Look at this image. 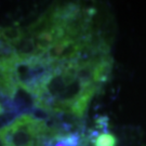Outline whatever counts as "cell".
<instances>
[{"label": "cell", "instance_id": "obj_1", "mask_svg": "<svg viewBox=\"0 0 146 146\" xmlns=\"http://www.w3.org/2000/svg\"><path fill=\"white\" fill-rule=\"evenodd\" d=\"M76 61L60 63L35 96V107L46 113L82 118L99 89Z\"/></svg>", "mask_w": 146, "mask_h": 146}, {"label": "cell", "instance_id": "obj_2", "mask_svg": "<svg viewBox=\"0 0 146 146\" xmlns=\"http://www.w3.org/2000/svg\"><path fill=\"white\" fill-rule=\"evenodd\" d=\"M58 64L60 63L51 62L43 56L22 61L14 68L13 78L19 88L31 94L35 99L42 84L51 76Z\"/></svg>", "mask_w": 146, "mask_h": 146}, {"label": "cell", "instance_id": "obj_3", "mask_svg": "<svg viewBox=\"0 0 146 146\" xmlns=\"http://www.w3.org/2000/svg\"><path fill=\"white\" fill-rule=\"evenodd\" d=\"M25 34H26L25 28H21V27L12 26L0 28V37L12 46H14L16 42L20 41L22 38L25 36Z\"/></svg>", "mask_w": 146, "mask_h": 146}, {"label": "cell", "instance_id": "obj_4", "mask_svg": "<svg viewBox=\"0 0 146 146\" xmlns=\"http://www.w3.org/2000/svg\"><path fill=\"white\" fill-rule=\"evenodd\" d=\"M90 140L93 146H116L117 137L107 131L95 132L90 134Z\"/></svg>", "mask_w": 146, "mask_h": 146}, {"label": "cell", "instance_id": "obj_5", "mask_svg": "<svg viewBox=\"0 0 146 146\" xmlns=\"http://www.w3.org/2000/svg\"><path fill=\"white\" fill-rule=\"evenodd\" d=\"M0 146H9L7 141V131L5 127H2L0 129Z\"/></svg>", "mask_w": 146, "mask_h": 146}, {"label": "cell", "instance_id": "obj_6", "mask_svg": "<svg viewBox=\"0 0 146 146\" xmlns=\"http://www.w3.org/2000/svg\"><path fill=\"white\" fill-rule=\"evenodd\" d=\"M5 111H7V110H5V106L3 105V103L0 101V117L3 115Z\"/></svg>", "mask_w": 146, "mask_h": 146}, {"label": "cell", "instance_id": "obj_7", "mask_svg": "<svg viewBox=\"0 0 146 146\" xmlns=\"http://www.w3.org/2000/svg\"><path fill=\"white\" fill-rule=\"evenodd\" d=\"M0 95H1V93H0Z\"/></svg>", "mask_w": 146, "mask_h": 146}]
</instances>
